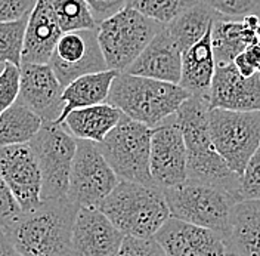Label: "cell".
<instances>
[{"label": "cell", "mask_w": 260, "mask_h": 256, "mask_svg": "<svg viewBox=\"0 0 260 256\" xmlns=\"http://www.w3.org/2000/svg\"><path fill=\"white\" fill-rule=\"evenodd\" d=\"M234 65L237 67V70L240 71V74L244 76V77H251V76H254L256 73H259L253 65L247 61V58H245L244 52L243 53H240V55L234 60Z\"/></svg>", "instance_id": "8d00e7d4"}, {"label": "cell", "mask_w": 260, "mask_h": 256, "mask_svg": "<svg viewBox=\"0 0 260 256\" xmlns=\"http://www.w3.org/2000/svg\"><path fill=\"white\" fill-rule=\"evenodd\" d=\"M21 68L14 64H5L0 71V114L11 108L19 98Z\"/></svg>", "instance_id": "f546056e"}, {"label": "cell", "mask_w": 260, "mask_h": 256, "mask_svg": "<svg viewBox=\"0 0 260 256\" xmlns=\"http://www.w3.org/2000/svg\"><path fill=\"white\" fill-rule=\"evenodd\" d=\"M115 256H166L158 241L152 239H135L126 236Z\"/></svg>", "instance_id": "d6a6232c"}, {"label": "cell", "mask_w": 260, "mask_h": 256, "mask_svg": "<svg viewBox=\"0 0 260 256\" xmlns=\"http://www.w3.org/2000/svg\"><path fill=\"white\" fill-rule=\"evenodd\" d=\"M21 212L22 209L19 203L16 202L12 191L9 190L3 176L0 175V226L9 224Z\"/></svg>", "instance_id": "836d02e7"}, {"label": "cell", "mask_w": 260, "mask_h": 256, "mask_svg": "<svg viewBox=\"0 0 260 256\" xmlns=\"http://www.w3.org/2000/svg\"><path fill=\"white\" fill-rule=\"evenodd\" d=\"M189 96L188 91L175 83L123 71L115 76L107 102L130 119L155 128L173 117Z\"/></svg>", "instance_id": "277c9868"}, {"label": "cell", "mask_w": 260, "mask_h": 256, "mask_svg": "<svg viewBox=\"0 0 260 256\" xmlns=\"http://www.w3.org/2000/svg\"><path fill=\"white\" fill-rule=\"evenodd\" d=\"M28 16L16 21L0 22V64H22L24 37L28 24Z\"/></svg>", "instance_id": "83f0119b"}, {"label": "cell", "mask_w": 260, "mask_h": 256, "mask_svg": "<svg viewBox=\"0 0 260 256\" xmlns=\"http://www.w3.org/2000/svg\"><path fill=\"white\" fill-rule=\"evenodd\" d=\"M36 0H0V22L16 21L30 15Z\"/></svg>", "instance_id": "e575fe53"}, {"label": "cell", "mask_w": 260, "mask_h": 256, "mask_svg": "<svg viewBox=\"0 0 260 256\" xmlns=\"http://www.w3.org/2000/svg\"><path fill=\"white\" fill-rule=\"evenodd\" d=\"M200 0H127L126 6L146 18L167 25Z\"/></svg>", "instance_id": "f1b7e54d"}, {"label": "cell", "mask_w": 260, "mask_h": 256, "mask_svg": "<svg viewBox=\"0 0 260 256\" xmlns=\"http://www.w3.org/2000/svg\"><path fill=\"white\" fill-rule=\"evenodd\" d=\"M62 33L96 30L98 22L86 0H49Z\"/></svg>", "instance_id": "4316f807"}, {"label": "cell", "mask_w": 260, "mask_h": 256, "mask_svg": "<svg viewBox=\"0 0 260 256\" xmlns=\"http://www.w3.org/2000/svg\"><path fill=\"white\" fill-rule=\"evenodd\" d=\"M62 34L49 0H36L24 37L22 64H49Z\"/></svg>", "instance_id": "d6986e66"}, {"label": "cell", "mask_w": 260, "mask_h": 256, "mask_svg": "<svg viewBox=\"0 0 260 256\" xmlns=\"http://www.w3.org/2000/svg\"><path fill=\"white\" fill-rule=\"evenodd\" d=\"M256 36H257V40H259V43H260V25L256 29Z\"/></svg>", "instance_id": "60d3db41"}, {"label": "cell", "mask_w": 260, "mask_h": 256, "mask_svg": "<svg viewBox=\"0 0 260 256\" xmlns=\"http://www.w3.org/2000/svg\"><path fill=\"white\" fill-rule=\"evenodd\" d=\"M0 256H21L14 249V246L9 243V240L6 239L2 228H0Z\"/></svg>", "instance_id": "f35d334b"}, {"label": "cell", "mask_w": 260, "mask_h": 256, "mask_svg": "<svg viewBox=\"0 0 260 256\" xmlns=\"http://www.w3.org/2000/svg\"><path fill=\"white\" fill-rule=\"evenodd\" d=\"M166 256H228L223 237L209 228L170 218L154 236Z\"/></svg>", "instance_id": "2e32d148"}, {"label": "cell", "mask_w": 260, "mask_h": 256, "mask_svg": "<svg viewBox=\"0 0 260 256\" xmlns=\"http://www.w3.org/2000/svg\"><path fill=\"white\" fill-rule=\"evenodd\" d=\"M18 102L27 105L43 122H56L62 112L64 86L49 64H21Z\"/></svg>", "instance_id": "9a60e30c"}, {"label": "cell", "mask_w": 260, "mask_h": 256, "mask_svg": "<svg viewBox=\"0 0 260 256\" xmlns=\"http://www.w3.org/2000/svg\"><path fill=\"white\" fill-rule=\"evenodd\" d=\"M79 206L71 200H45L0 226L21 256H70Z\"/></svg>", "instance_id": "6da1fadb"}, {"label": "cell", "mask_w": 260, "mask_h": 256, "mask_svg": "<svg viewBox=\"0 0 260 256\" xmlns=\"http://www.w3.org/2000/svg\"><path fill=\"white\" fill-rule=\"evenodd\" d=\"M243 24L247 29H251L256 32V29L260 25V16L259 15H247L244 16Z\"/></svg>", "instance_id": "ab89813d"}, {"label": "cell", "mask_w": 260, "mask_h": 256, "mask_svg": "<svg viewBox=\"0 0 260 256\" xmlns=\"http://www.w3.org/2000/svg\"><path fill=\"white\" fill-rule=\"evenodd\" d=\"M223 240L228 255L260 256V200L235 203Z\"/></svg>", "instance_id": "ffe728a7"}, {"label": "cell", "mask_w": 260, "mask_h": 256, "mask_svg": "<svg viewBox=\"0 0 260 256\" xmlns=\"http://www.w3.org/2000/svg\"><path fill=\"white\" fill-rule=\"evenodd\" d=\"M211 138L231 170L241 176L260 147V111L209 110Z\"/></svg>", "instance_id": "9c48e42d"}, {"label": "cell", "mask_w": 260, "mask_h": 256, "mask_svg": "<svg viewBox=\"0 0 260 256\" xmlns=\"http://www.w3.org/2000/svg\"><path fill=\"white\" fill-rule=\"evenodd\" d=\"M216 16L217 14L200 0L172 22L164 25V29L183 53L207 34L216 21Z\"/></svg>", "instance_id": "cb8c5ba5"}, {"label": "cell", "mask_w": 260, "mask_h": 256, "mask_svg": "<svg viewBox=\"0 0 260 256\" xmlns=\"http://www.w3.org/2000/svg\"><path fill=\"white\" fill-rule=\"evenodd\" d=\"M117 74L118 71L105 70V71L81 76L74 81H71L68 86H65L64 92H62L64 108L59 119L55 123L62 125L67 116L74 110L107 102Z\"/></svg>", "instance_id": "7402d4cb"}, {"label": "cell", "mask_w": 260, "mask_h": 256, "mask_svg": "<svg viewBox=\"0 0 260 256\" xmlns=\"http://www.w3.org/2000/svg\"><path fill=\"white\" fill-rule=\"evenodd\" d=\"M161 27V24L127 6L101 22L98 25V42L108 70L126 71Z\"/></svg>", "instance_id": "8992f818"}, {"label": "cell", "mask_w": 260, "mask_h": 256, "mask_svg": "<svg viewBox=\"0 0 260 256\" xmlns=\"http://www.w3.org/2000/svg\"><path fill=\"white\" fill-rule=\"evenodd\" d=\"M175 119L186 147L188 179L225 188L240 200V175L229 169L211 138L207 98L191 95L180 105Z\"/></svg>", "instance_id": "7a4b0ae2"}, {"label": "cell", "mask_w": 260, "mask_h": 256, "mask_svg": "<svg viewBox=\"0 0 260 256\" xmlns=\"http://www.w3.org/2000/svg\"><path fill=\"white\" fill-rule=\"evenodd\" d=\"M124 234L98 208H80L71 234L70 256H115Z\"/></svg>", "instance_id": "5bb4252c"}, {"label": "cell", "mask_w": 260, "mask_h": 256, "mask_svg": "<svg viewBox=\"0 0 260 256\" xmlns=\"http://www.w3.org/2000/svg\"><path fill=\"white\" fill-rule=\"evenodd\" d=\"M120 179L104 157L99 144L77 139L68 200L79 208H98L118 185Z\"/></svg>", "instance_id": "30bf717a"}, {"label": "cell", "mask_w": 260, "mask_h": 256, "mask_svg": "<svg viewBox=\"0 0 260 256\" xmlns=\"http://www.w3.org/2000/svg\"><path fill=\"white\" fill-rule=\"evenodd\" d=\"M162 192L170 218L209 228L222 237L229 228L232 209L240 202L225 188L191 179L178 187L166 188Z\"/></svg>", "instance_id": "5b68a950"}, {"label": "cell", "mask_w": 260, "mask_h": 256, "mask_svg": "<svg viewBox=\"0 0 260 256\" xmlns=\"http://www.w3.org/2000/svg\"><path fill=\"white\" fill-rule=\"evenodd\" d=\"M149 167L155 185L161 190L178 187L188 179L186 147L175 116L152 128Z\"/></svg>", "instance_id": "7c38bea8"}, {"label": "cell", "mask_w": 260, "mask_h": 256, "mask_svg": "<svg viewBox=\"0 0 260 256\" xmlns=\"http://www.w3.org/2000/svg\"><path fill=\"white\" fill-rule=\"evenodd\" d=\"M98 209L124 236L152 239L170 219V210L161 188L120 181Z\"/></svg>", "instance_id": "3957f363"}, {"label": "cell", "mask_w": 260, "mask_h": 256, "mask_svg": "<svg viewBox=\"0 0 260 256\" xmlns=\"http://www.w3.org/2000/svg\"><path fill=\"white\" fill-rule=\"evenodd\" d=\"M211 45L216 64H232L234 60L247 48L243 21L216 19L211 30Z\"/></svg>", "instance_id": "484cf974"}, {"label": "cell", "mask_w": 260, "mask_h": 256, "mask_svg": "<svg viewBox=\"0 0 260 256\" xmlns=\"http://www.w3.org/2000/svg\"><path fill=\"white\" fill-rule=\"evenodd\" d=\"M244 55L247 58V61L253 65L257 71H260V43H253L250 46H247L244 50Z\"/></svg>", "instance_id": "74e56055"}, {"label": "cell", "mask_w": 260, "mask_h": 256, "mask_svg": "<svg viewBox=\"0 0 260 256\" xmlns=\"http://www.w3.org/2000/svg\"><path fill=\"white\" fill-rule=\"evenodd\" d=\"M211 30L213 27L200 42L182 53V74L179 81V86L191 95L204 96L207 101L217 67L211 45Z\"/></svg>", "instance_id": "44dd1931"}, {"label": "cell", "mask_w": 260, "mask_h": 256, "mask_svg": "<svg viewBox=\"0 0 260 256\" xmlns=\"http://www.w3.org/2000/svg\"><path fill=\"white\" fill-rule=\"evenodd\" d=\"M123 112L114 105L104 102L71 111L64 120V126L76 139L101 144L120 122Z\"/></svg>", "instance_id": "603a6c76"}, {"label": "cell", "mask_w": 260, "mask_h": 256, "mask_svg": "<svg viewBox=\"0 0 260 256\" xmlns=\"http://www.w3.org/2000/svg\"><path fill=\"white\" fill-rule=\"evenodd\" d=\"M3 65H5V64H0V71L3 70Z\"/></svg>", "instance_id": "b9f144b4"}, {"label": "cell", "mask_w": 260, "mask_h": 256, "mask_svg": "<svg viewBox=\"0 0 260 256\" xmlns=\"http://www.w3.org/2000/svg\"><path fill=\"white\" fill-rule=\"evenodd\" d=\"M126 73L179 84L182 74V50L164 25Z\"/></svg>", "instance_id": "ac0fdd59"}, {"label": "cell", "mask_w": 260, "mask_h": 256, "mask_svg": "<svg viewBox=\"0 0 260 256\" xmlns=\"http://www.w3.org/2000/svg\"><path fill=\"white\" fill-rule=\"evenodd\" d=\"M151 138L152 128L123 114L99 148L120 181L155 185L149 167Z\"/></svg>", "instance_id": "52a82bcc"}, {"label": "cell", "mask_w": 260, "mask_h": 256, "mask_svg": "<svg viewBox=\"0 0 260 256\" xmlns=\"http://www.w3.org/2000/svg\"><path fill=\"white\" fill-rule=\"evenodd\" d=\"M49 65L64 88L81 76L108 70L98 42V29L64 33Z\"/></svg>", "instance_id": "8fae6325"}, {"label": "cell", "mask_w": 260, "mask_h": 256, "mask_svg": "<svg viewBox=\"0 0 260 256\" xmlns=\"http://www.w3.org/2000/svg\"><path fill=\"white\" fill-rule=\"evenodd\" d=\"M217 15H260V0H203Z\"/></svg>", "instance_id": "1f68e13d"}, {"label": "cell", "mask_w": 260, "mask_h": 256, "mask_svg": "<svg viewBox=\"0 0 260 256\" xmlns=\"http://www.w3.org/2000/svg\"><path fill=\"white\" fill-rule=\"evenodd\" d=\"M86 3L89 5L93 18L99 25L105 19L111 18L115 14H118L121 9H124L127 0H86Z\"/></svg>", "instance_id": "d590c367"}, {"label": "cell", "mask_w": 260, "mask_h": 256, "mask_svg": "<svg viewBox=\"0 0 260 256\" xmlns=\"http://www.w3.org/2000/svg\"><path fill=\"white\" fill-rule=\"evenodd\" d=\"M260 111V71L244 77L232 64L217 65L209 92V110Z\"/></svg>", "instance_id": "e0dca14e"}, {"label": "cell", "mask_w": 260, "mask_h": 256, "mask_svg": "<svg viewBox=\"0 0 260 256\" xmlns=\"http://www.w3.org/2000/svg\"><path fill=\"white\" fill-rule=\"evenodd\" d=\"M238 197L240 200H260V147L240 176Z\"/></svg>", "instance_id": "4dcf8cb0"}, {"label": "cell", "mask_w": 260, "mask_h": 256, "mask_svg": "<svg viewBox=\"0 0 260 256\" xmlns=\"http://www.w3.org/2000/svg\"><path fill=\"white\" fill-rule=\"evenodd\" d=\"M0 175L24 212L42 203V172L31 145L0 147Z\"/></svg>", "instance_id": "4fadbf2b"}, {"label": "cell", "mask_w": 260, "mask_h": 256, "mask_svg": "<svg viewBox=\"0 0 260 256\" xmlns=\"http://www.w3.org/2000/svg\"><path fill=\"white\" fill-rule=\"evenodd\" d=\"M31 145L42 172V202L68 197L77 139L55 122H45Z\"/></svg>", "instance_id": "ba28073f"}, {"label": "cell", "mask_w": 260, "mask_h": 256, "mask_svg": "<svg viewBox=\"0 0 260 256\" xmlns=\"http://www.w3.org/2000/svg\"><path fill=\"white\" fill-rule=\"evenodd\" d=\"M43 123L40 116L16 101L0 114V147L28 144Z\"/></svg>", "instance_id": "d4e9b609"}]
</instances>
